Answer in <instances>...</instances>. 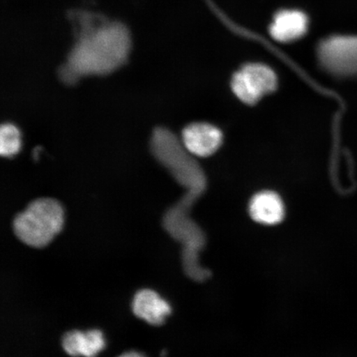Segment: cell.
Segmentation results:
<instances>
[{"label": "cell", "instance_id": "obj_8", "mask_svg": "<svg viewBox=\"0 0 357 357\" xmlns=\"http://www.w3.org/2000/svg\"><path fill=\"white\" fill-rule=\"evenodd\" d=\"M309 20L305 13L284 10L276 13L270 33L276 41L290 43L300 39L307 32Z\"/></svg>", "mask_w": 357, "mask_h": 357}, {"label": "cell", "instance_id": "obj_10", "mask_svg": "<svg viewBox=\"0 0 357 357\" xmlns=\"http://www.w3.org/2000/svg\"><path fill=\"white\" fill-rule=\"evenodd\" d=\"M249 212L253 220L264 225H275L283 220L284 207L275 192L262 191L253 196Z\"/></svg>", "mask_w": 357, "mask_h": 357}, {"label": "cell", "instance_id": "obj_3", "mask_svg": "<svg viewBox=\"0 0 357 357\" xmlns=\"http://www.w3.org/2000/svg\"><path fill=\"white\" fill-rule=\"evenodd\" d=\"M151 151L160 163L169 169L176 180L187 190V195L197 198L206 185L202 169L183 149L172 132L155 128L151 139Z\"/></svg>", "mask_w": 357, "mask_h": 357}, {"label": "cell", "instance_id": "obj_1", "mask_svg": "<svg viewBox=\"0 0 357 357\" xmlns=\"http://www.w3.org/2000/svg\"><path fill=\"white\" fill-rule=\"evenodd\" d=\"M130 48V34L120 22L84 24L60 77L65 84H74L87 75H109L126 62Z\"/></svg>", "mask_w": 357, "mask_h": 357}, {"label": "cell", "instance_id": "obj_4", "mask_svg": "<svg viewBox=\"0 0 357 357\" xmlns=\"http://www.w3.org/2000/svg\"><path fill=\"white\" fill-rule=\"evenodd\" d=\"M317 53L327 73L338 77H356L357 36H330L320 42Z\"/></svg>", "mask_w": 357, "mask_h": 357}, {"label": "cell", "instance_id": "obj_12", "mask_svg": "<svg viewBox=\"0 0 357 357\" xmlns=\"http://www.w3.org/2000/svg\"><path fill=\"white\" fill-rule=\"evenodd\" d=\"M119 357H145L144 355L139 354V352L137 351H128L125 352L121 356H119Z\"/></svg>", "mask_w": 357, "mask_h": 357}, {"label": "cell", "instance_id": "obj_11", "mask_svg": "<svg viewBox=\"0 0 357 357\" xmlns=\"http://www.w3.org/2000/svg\"><path fill=\"white\" fill-rule=\"evenodd\" d=\"M21 147L20 132L15 125L4 123L0 128V154L4 158L19 153Z\"/></svg>", "mask_w": 357, "mask_h": 357}, {"label": "cell", "instance_id": "obj_9", "mask_svg": "<svg viewBox=\"0 0 357 357\" xmlns=\"http://www.w3.org/2000/svg\"><path fill=\"white\" fill-rule=\"evenodd\" d=\"M61 346L70 356L96 357L105 347V341L100 330L82 332L78 330L67 332L62 337Z\"/></svg>", "mask_w": 357, "mask_h": 357}, {"label": "cell", "instance_id": "obj_7", "mask_svg": "<svg viewBox=\"0 0 357 357\" xmlns=\"http://www.w3.org/2000/svg\"><path fill=\"white\" fill-rule=\"evenodd\" d=\"M132 307L137 318L153 326L163 324L172 312V307L166 301L154 290L147 289L136 293Z\"/></svg>", "mask_w": 357, "mask_h": 357}, {"label": "cell", "instance_id": "obj_5", "mask_svg": "<svg viewBox=\"0 0 357 357\" xmlns=\"http://www.w3.org/2000/svg\"><path fill=\"white\" fill-rule=\"evenodd\" d=\"M278 88V77L271 67L261 63L244 66L231 79V89L240 100L253 105Z\"/></svg>", "mask_w": 357, "mask_h": 357}, {"label": "cell", "instance_id": "obj_2", "mask_svg": "<svg viewBox=\"0 0 357 357\" xmlns=\"http://www.w3.org/2000/svg\"><path fill=\"white\" fill-rule=\"evenodd\" d=\"M64 225V209L56 199H38L13 220V231L22 243L34 248L50 243Z\"/></svg>", "mask_w": 357, "mask_h": 357}, {"label": "cell", "instance_id": "obj_6", "mask_svg": "<svg viewBox=\"0 0 357 357\" xmlns=\"http://www.w3.org/2000/svg\"><path fill=\"white\" fill-rule=\"evenodd\" d=\"M183 144L190 153L208 156L220 149L222 141V132L206 123H195L187 126L182 132Z\"/></svg>", "mask_w": 357, "mask_h": 357}]
</instances>
